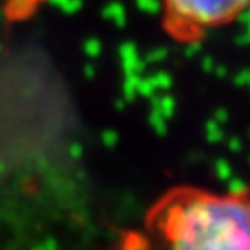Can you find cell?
Here are the masks:
<instances>
[{
	"label": "cell",
	"instance_id": "obj_2",
	"mask_svg": "<svg viewBox=\"0 0 250 250\" xmlns=\"http://www.w3.org/2000/svg\"><path fill=\"white\" fill-rule=\"evenodd\" d=\"M169 28L182 37H200L233 22L250 0H158Z\"/></svg>",
	"mask_w": 250,
	"mask_h": 250
},
{
	"label": "cell",
	"instance_id": "obj_1",
	"mask_svg": "<svg viewBox=\"0 0 250 250\" xmlns=\"http://www.w3.org/2000/svg\"><path fill=\"white\" fill-rule=\"evenodd\" d=\"M165 250H250V193L184 189L154 215Z\"/></svg>",
	"mask_w": 250,
	"mask_h": 250
}]
</instances>
